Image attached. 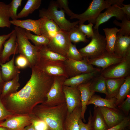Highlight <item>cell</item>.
Instances as JSON below:
<instances>
[{
    "label": "cell",
    "mask_w": 130,
    "mask_h": 130,
    "mask_svg": "<svg viewBox=\"0 0 130 130\" xmlns=\"http://www.w3.org/2000/svg\"><path fill=\"white\" fill-rule=\"evenodd\" d=\"M25 85L18 91L1 99L6 109L14 115H29L37 105L46 100L54 77L49 76L36 66Z\"/></svg>",
    "instance_id": "cell-1"
},
{
    "label": "cell",
    "mask_w": 130,
    "mask_h": 130,
    "mask_svg": "<svg viewBox=\"0 0 130 130\" xmlns=\"http://www.w3.org/2000/svg\"><path fill=\"white\" fill-rule=\"evenodd\" d=\"M67 113L65 103L52 106L39 104L30 114L44 121L50 130H65V123Z\"/></svg>",
    "instance_id": "cell-2"
},
{
    "label": "cell",
    "mask_w": 130,
    "mask_h": 130,
    "mask_svg": "<svg viewBox=\"0 0 130 130\" xmlns=\"http://www.w3.org/2000/svg\"><path fill=\"white\" fill-rule=\"evenodd\" d=\"M124 1V0H93L84 12L80 14L73 13L70 19L78 20L79 25L83 24L86 21L89 23L95 24L98 17L103 10L111 5H117L121 7Z\"/></svg>",
    "instance_id": "cell-3"
},
{
    "label": "cell",
    "mask_w": 130,
    "mask_h": 130,
    "mask_svg": "<svg viewBox=\"0 0 130 130\" xmlns=\"http://www.w3.org/2000/svg\"><path fill=\"white\" fill-rule=\"evenodd\" d=\"M14 29L17 35L18 53L27 59L29 63V67L32 68L37 66L40 59L41 47L34 46L30 43L25 34V29L15 26Z\"/></svg>",
    "instance_id": "cell-4"
},
{
    "label": "cell",
    "mask_w": 130,
    "mask_h": 130,
    "mask_svg": "<svg viewBox=\"0 0 130 130\" xmlns=\"http://www.w3.org/2000/svg\"><path fill=\"white\" fill-rule=\"evenodd\" d=\"M58 8L56 2L51 1L47 9L43 8L39 10V16L40 18L46 17L53 20L61 30L67 32L78 24L79 20L71 22L67 20L63 9L59 10Z\"/></svg>",
    "instance_id": "cell-5"
},
{
    "label": "cell",
    "mask_w": 130,
    "mask_h": 130,
    "mask_svg": "<svg viewBox=\"0 0 130 130\" xmlns=\"http://www.w3.org/2000/svg\"><path fill=\"white\" fill-rule=\"evenodd\" d=\"M93 31L90 42L78 50L83 58H86L88 59L93 58L106 51L105 36L99 33L98 29L93 30Z\"/></svg>",
    "instance_id": "cell-6"
},
{
    "label": "cell",
    "mask_w": 130,
    "mask_h": 130,
    "mask_svg": "<svg viewBox=\"0 0 130 130\" xmlns=\"http://www.w3.org/2000/svg\"><path fill=\"white\" fill-rule=\"evenodd\" d=\"M62 76L54 77L52 84L46 95L45 101L42 104L48 106H52L65 103L62 87L67 78Z\"/></svg>",
    "instance_id": "cell-7"
},
{
    "label": "cell",
    "mask_w": 130,
    "mask_h": 130,
    "mask_svg": "<svg viewBox=\"0 0 130 130\" xmlns=\"http://www.w3.org/2000/svg\"><path fill=\"white\" fill-rule=\"evenodd\" d=\"M88 60L85 58H83L81 61L67 58L64 62L68 78L83 73H90L100 69L95 68L90 64L88 62Z\"/></svg>",
    "instance_id": "cell-8"
},
{
    "label": "cell",
    "mask_w": 130,
    "mask_h": 130,
    "mask_svg": "<svg viewBox=\"0 0 130 130\" xmlns=\"http://www.w3.org/2000/svg\"><path fill=\"white\" fill-rule=\"evenodd\" d=\"M130 74V57L123 58L119 62L101 70L100 72L106 78H125Z\"/></svg>",
    "instance_id": "cell-9"
},
{
    "label": "cell",
    "mask_w": 130,
    "mask_h": 130,
    "mask_svg": "<svg viewBox=\"0 0 130 130\" xmlns=\"http://www.w3.org/2000/svg\"><path fill=\"white\" fill-rule=\"evenodd\" d=\"M71 43L69 38L68 32L61 30L50 40L46 46L52 51L66 57Z\"/></svg>",
    "instance_id": "cell-10"
},
{
    "label": "cell",
    "mask_w": 130,
    "mask_h": 130,
    "mask_svg": "<svg viewBox=\"0 0 130 130\" xmlns=\"http://www.w3.org/2000/svg\"><path fill=\"white\" fill-rule=\"evenodd\" d=\"M47 75L51 76H64L68 78L64 62L40 59L37 65Z\"/></svg>",
    "instance_id": "cell-11"
},
{
    "label": "cell",
    "mask_w": 130,
    "mask_h": 130,
    "mask_svg": "<svg viewBox=\"0 0 130 130\" xmlns=\"http://www.w3.org/2000/svg\"><path fill=\"white\" fill-rule=\"evenodd\" d=\"M31 124L29 115H13L0 122V127L8 130H22Z\"/></svg>",
    "instance_id": "cell-12"
},
{
    "label": "cell",
    "mask_w": 130,
    "mask_h": 130,
    "mask_svg": "<svg viewBox=\"0 0 130 130\" xmlns=\"http://www.w3.org/2000/svg\"><path fill=\"white\" fill-rule=\"evenodd\" d=\"M62 89L65 96L68 113H71L77 107L81 105L80 91L78 87L63 85Z\"/></svg>",
    "instance_id": "cell-13"
},
{
    "label": "cell",
    "mask_w": 130,
    "mask_h": 130,
    "mask_svg": "<svg viewBox=\"0 0 130 130\" xmlns=\"http://www.w3.org/2000/svg\"><path fill=\"white\" fill-rule=\"evenodd\" d=\"M108 128L120 123L126 117L117 108L98 107Z\"/></svg>",
    "instance_id": "cell-14"
},
{
    "label": "cell",
    "mask_w": 130,
    "mask_h": 130,
    "mask_svg": "<svg viewBox=\"0 0 130 130\" xmlns=\"http://www.w3.org/2000/svg\"><path fill=\"white\" fill-rule=\"evenodd\" d=\"M113 17L117 20L122 21L127 18L126 15L117 5L111 6L106 9L104 12L100 13L98 17L93 29V30L98 29L99 26L108 21Z\"/></svg>",
    "instance_id": "cell-15"
},
{
    "label": "cell",
    "mask_w": 130,
    "mask_h": 130,
    "mask_svg": "<svg viewBox=\"0 0 130 130\" xmlns=\"http://www.w3.org/2000/svg\"><path fill=\"white\" fill-rule=\"evenodd\" d=\"M123 58L119 57L114 53L111 54L105 51L100 55L88 60L90 64L95 65L102 68L103 70L110 66L121 61Z\"/></svg>",
    "instance_id": "cell-16"
},
{
    "label": "cell",
    "mask_w": 130,
    "mask_h": 130,
    "mask_svg": "<svg viewBox=\"0 0 130 130\" xmlns=\"http://www.w3.org/2000/svg\"><path fill=\"white\" fill-rule=\"evenodd\" d=\"M12 31V33L8 39L3 44L0 58V64L5 63L9 60L10 57L11 55L18 53L16 32L14 29Z\"/></svg>",
    "instance_id": "cell-17"
},
{
    "label": "cell",
    "mask_w": 130,
    "mask_h": 130,
    "mask_svg": "<svg viewBox=\"0 0 130 130\" xmlns=\"http://www.w3.org/2000/svg\"><path fill=\"white\" fill-rule=\"evenodd\" d=\"M114 52L115 55L123 58L130 57V36L117 35Z\"/></svg>",
    "instance_id": "cell-18"
},
{
    "label": "cell",
    "mask_w": 130,
    "mask_h": 130,
    "mask_svg": "<svg viewBox=\"0 0 130 130\" xmlns=\"http://www.w3.org/2000/svg\"><path fill=\"white\" fill-rule=\"evenodd\" d=\"M91 80L86 83L81 84L78 86L80 93V98L81 105V118L84 122H86L84 116L87 108V103L95 93V92L91 91L90 89Z\"/></svg>",
    "instance_id": "cell-19"
},
{
    "label": "cell",
    "mask_w": 130,
    "mask_h": 130,
    "mask_svg": "<svg viewBox=\"0 0 130 130\" xmlns=\"http://www.w3.org/2000/svg\"><path fill=\"white\" fill-rule=\"evenodd\" d=\"M15 54H13L10 60L4 64H0L1 77L4 82L12 79L20 73L19 69L14 65Z\"/></svg>",
    "instance_id": "cell-20"
},
{
    "label": "cell",
    "mask_w": 130,
    "mask_h": 130,
    "mask_svg": "<svg viewBox=\"0 0 130 130\" xmlns=\"http://www.w3.org/2000/svg\"><path fill=\"white\" fill-rule=\"evenodd\" d=\"M101 70L99 69L90 73H83L67 78L65 81L63 85L69 86L78 87L81 84L89 81L94 77L100 74Z\"/></svg>",
    "instance_id": "cell-21"
},
{
    "label": "cell",
    "mask_w": 130,
    "mask_h": 130,
    "mask_svg": "<svg viewBox=\"0 0 130 130\" xmlns=\"http://www.w3.org/2000/svg\"><path fill=\"white\" fill-rule=\"evenodd\" d=\"M41 18L34 20L27 19L24 20L17 19L10 20L11 24L29 31H31L38 35H41L40 28Z\"/></svg>",
    "instance_id": "cell-22"
},
{
    "label": "cell",
    "mask_w": 130,
    "mask_h": 130,
    "mask_svg": "<svg viewBox=\"0 0 130 130\" xmlns=\"http://www.w3.org/2000/svg\"><path fill=\"white\" fill-rule=\"evenodd\" d=\"M41 18L40 28L41 35L50 40L61 30L53 20L46 17Z\"/></svg>",
    "instance_id": "cell-23"
},
{
    "label": "cell",
    "mask_w": 130,
    "mask_h": 130,
    "mask_svg": "<svg viewBox=\"0 0 130 130\" xmlns=\"http://www.w3.org/2000/svg\"><path fill=\"white\" fill-rule=\"evenodd\" d=\"M81 105L76 108L71 113H68L65 123V130H79L78 124L81 118Z\"/></svg>",
    "instance_id": "cell-24"
},
{
    "label": "cell",
    "mask_w": 130,
    "mask_h": 130,
    "mask_svg": "<svg viewBox=\"0 0 130 130\" xmlns=\"http://www.w3.org/2000/svg\"><path fill=\"white\" fill-rule=\"evenodd\" d=\"M125 78H106L107 93L105 98L110 99L116 97L119 88L124 82Z\"/></svg>",
    "instance_id": "cell-25"
},
{
    "label": "cell",
    "mask_w": 130,
    "mask_h": 130,
    "mask_svg": "<svg viewBox=\"0 0 130 130\" xmlns=\"http://www.w3.org/2000/svg\"><path fill=\"white\" fill-rule=\"evenodd\" d=\"M116 97L110 99L103 98L99 95L94 94L88 102L87 106L93 104L96 107H104L115 109L117 108L116 103Z\"/></svg>",
    "instance_id": "cell-26"
},
{
    "label": "cell",
    "mask_w": 130,
    "mask_h": 130,
    "mask_svg": "<svg viewBox=\"0 0 130 130\" xmlns=\"http://www.w3.org/2000/svg\"><path fill=\"white\" fill-rule=\"evenodd\" d=\"M106 41V50L109 53H114V50L117 34L119 29L116 27L103 29Z\"/></svg>",
    "instance_id": "cell-27"
},
{
    "label": "cell",
    "mask_w": 130,
    "mask_h": 130,
    "mask_svg": "<svg viewBox=\"0 0 130 130\" xmlns=\"http://www.w3.org/2000/svg\"><path fill=\"white\" fill-rule=\"evenodd\" d=\"M19 79V76L18 74L12 79L4 82L0 94L1 99L17 91L20 86Z\"/></svg>",
    "instance_id": "cell-28"
},
{
    "label": "cell",
    "mask_w": 130,
    "mask_h": 130,
    "mask_svg": "<svg viewBox=\"0 0 130 130\" xmlns=\"http://www.w3.org/2000/svg\"><path fill=\"white\" fill-rule=\"evenodd\" d=\"M39 55L40 59L46 60L64 62L67 59L65 56L50 50L46 46L41 47Z\"/></svg>",
    "instance_id": "cell-29"
},
{
    "label": "cell",
    "mask_w": 130,
    "mask_h": 130,
    "mask_svg": "<svg viewBox=\"0 0 130 130\" xmlns=\"http://www.w3.org/2000/svg\"><path fill=\"white\" fill-rule=\"evenodd\" d=\"M106 78L100 73L94 77L91 80L90 86V90L107 94Z\"/></svg>",
    "instance_id": "cell-30"
},
{
    "label": "cell",
    "mask_w": 130,
    "mask_h": 130,
    "mask_svg": "<svg viewBox=\"0 0 130 130\" xmlns=\"http://www.w3.org/2000/svg\"><path fill=\"white\" fill-rule=\"evenodd\" d=\"M92 123L94 130H106L108 129L98 107H94Z\"/></svg>",
    "instance_id": "cell-31"
},
{
    "label": "cell",
    "mask_w": 130,
    "mask_h": 130,
    "mask_svg": "<svg viewBox=\"0 0 130 130\" xmlns=\"http://www.w3.org/2000/svg\"><path fill=\"white\" fill-rule=\"evenodd\" d=\"M130 94V75L125 78V80L120 87L116 97V106L121 104Z\"/></svg>",
    "instance_id": "cell-32"
},
{
    "label": "cell",
    "mask_w": 130,
    "mask_h": 130,
    "mask_svg": "<svg viewBox=\"0 0 130 130\" xmlns=\"http://www.w3.org/2000/svg\"><path fill=\"white\" fill-rule=\"evenodd\" d=\"M41 0H28L25 6L17 14L18 19L27 17L38 9L41 3Z\"/></svg>",
    "instance_id": "cell-33"
},
{
    "label": "cell",
    "mask_w": 130,
    "mask_h": 130,
    "mask_svg": "<svg viewBox=\"0 0 130 130\" xmlns=\"http://www.w3.org/2000/svg\"><path fill=\"white\" fill-rule=\"evenodd\" d=\"M9 7V4L0 2V27L10 28L11 26Z\"/></svg>",
    "instance_id": "cell-34"
},
{
    "label": "cell",
    "mask_w": 130,
    "mask_h": 130,
    "mask_svg": "<svg viewBox=\"0 0 130 130\" xmlns=\"http://www.w3.org/2000/svg\"><path fill=\"white\" fill-rule=\"evenodd\" d=\"M76 26L72 28L68 32L70 41L74 44L80 42H88L89 40L86 39V36L79 30L78 27Z\"/></svg>",
    "instance_id": "cell-35"
},
{
    "label": "cell",
    "mask_w": 130,
    "mask_h": 130,
    "mask_svg": "<svg viewBox=\"0 0 130 130\" xmlns=\"http://www.w3.org/2000/svg\"><path fill=\"white\" fill-rule=\"evenodd\" d=\"M25 34L27 38L31 40L35 46L39 47L47 46L48 44L50 39L42 35H38L32 34L30 31L25 30Z\"/></svg>",
    "instance_id": "cell-36"
},
{
    "label": "cell",
    "mask_w": 130,
    "mask_h": 130,
    "mask_svg": "<svg viewBox=\"0 0 130 130\" xmlns=\"http://www.w3.org/2000/svg\"><path fill=\"white\" fill-rule=\"evenodd\" d=\"M120 22L116 20H114V24L120 27L117 35L123 36H130V20L126 18Z\"/></svg>",
    "instance_id": "cell-37"
},
{
    "label": "cell",
    "mask_w": 130,
    "mask_h": 130,
    "mask_svg": "<svg viewBox=\"0 0 130 130\" xmlns=\"http://www.w3.org/2000/svg\"><path fill=\"white\" fill-rule=\"evenodd\" d=\"M29 115L31 118V124L35 130H50L44 121L31 114Z\"/></svg>",
    "instance_id": "cell-38"
},
{
    "label": "cell",
    "mask_w": 130,
    "mask_h": 130,
    "mask_svg": "<svg viewBox=\"0 0 130 130\" xmlns=\"http://www.w3.org/2000/svg\"><path fill=\"white\" fill-rule=\"evenodd\" d=\"M66 57L68 58L76 60L81 61L83 59L75 45L72 44V43L70 46Z\"/></svg>",
    "instance_id": "cell-39"
},
{
    "label": "cell",
    "mask_w": 130,
    "mask_h": 130,
    "mask_svg": "<svg viewBox=\"0 0 130 130\" xmlns=\"http://www.w3.org/2000/svg\"><path fill=\"white\" fill-rule=\"evenodd\" d=\"M22 0H12L9 3V12L12 20L17 19V12L18 7L21 6Z\"/></svg>",
    "instance_id": "cell-40"
},
{
    "label": "cell",
    "mask_w": 130,
    "mask_h": 130,
    "mask_svg": "<svg viewBox=\"0 0 130 130\" xmlns=\"http://www.w3.org/2000/svg\"><path fill=\"white\" fill-rule=\"evenodd\" d=\"M93 26L92 23H90L87 25L84 24H79L78 27L79 30L88 38H91L94 34Z\"/></svg>",
    "instance_id": "cell-41"
},
{
    "label": "cell",
    "mask_w": 130,
    "mask_h": 130,
    "mask_svg": "<svg viewBox=\"0 0 130 130\" xmlns=\"http://www.w3.org/2000/svg\"><path fill=\"white\" fill-rule=\"evenodd\" d=\"M15 62V65L19 69H23L29 66V62L24 56L20 54L16 58Z\"/></svg>",
    "instance_id": "cell-42"
},
{
    "label": "cell",
    "mask_w": 130,
    "mask_h": 130,
    "mask_svg": "<svg viewBox=\"0 0 130 130\" xmlns=\"http://www.w3.org/2000/svg\"><path fill=\"white\" fill-rule=\"evenodd\" d=\"M130 125V116H126L120 123L106 130H123L129 127Z\"/></svg>",
    "instance_id": "cell-43"
},
{
    "label": "cell",
    "mask_w": 130,
    "mask_h": 130,
    "mask_svg": "<svg viewBox=\"0 0 130 130\" xmlns=\"http://www.w3.org/2000/svg\"><path fill=\"white\" fill-rule=\"evenodd\" d=\"M92 116L91 111H90L88 122L87 124L84 123L81 118L79 119L78 121L79 130H94L92 123Z\"/></svg>",
    "instance_id": "cell-44"
},
{
    "label": "cell",
    "mask_w": 130,
    "mask_h": 130,
    "mask_svg": "<svg viewBox=\"0 0 130 130\" xmlns=\"http://www.w3.org/2000/svg\"><path fill=\"white\" fill-rule=\"evenodd\" d=\"M117 107L123 111L126 116H128L130 110V94L127 96L125 100L118 106Z\"/></svg>",
    "instance_id": "cell-45"
},
{
    "label": "cell",
    "mask_w": 130,
    "mask_h": 130,
    "mask_svg": "<svg viewBox=\"0 0 130 130\" xmlns=\"http://www.w3.org/2000/svg\"><path fill=\"white\" fill-rule=\"evenodd\" d=\"M13 115L5 107L0 96V122Z\"/></svg>",
    "instance_id": "cell-46"
},
{
    "label": "cell",
    "mask_w": 130,
    "mask_h": 130,
    "mask_svg": "<svg viewBox=\"0 0 130 130\" xmlns=\"http://www.w3.org/2000/svg\"><path fill=\"white\" fill-rule=\"evenodd\" d=\"M56 2L58 8L63 9L65 13L71 17L73 13L70 10L68 6V1L67 0H57Z\"/></svg>",
    "instance_id": "cell-47"
},
{
    "label": "cell",
    "mask_w": 130,
    "mask_h": 130,
    "mask_svg": "<svg viewBox=\"0 0 130 130\" xmlns=\"http://www.w3.org/2000/svg\"><path fill=\"white\" fill-rule=\"evenodd\" d=\"M12 32V31L8 34L0 35V58L3 49V44L6 40L9 38Z\"/></svg>",
    "instance_id": "cell-48"
},
{
    "label": "cell",
    "mask_w": 130,
    "mask_h": 130,
    "mask_svg": "<svg viewBox=\"0 0 130 130\" xmlns=\"http://www.w3.org/2000/svg\"><path fill=\"white\" fill-rule=\"evenodd\" d=\"M123 6L121 7L118 6V7L126 15L127 20H130V4H123Z\"/></svg>",
    "instance_id": "cell-49"
},
{
    "label": "cell",
    "mask_w": 130,
    "mask_h": 130,
    "mask_svg": "<svg viewBox=\"0 0 130 130\" xmlns=\"http://www.w3.org/2000/svg\"><path fill=\"white\" fill-rule=\"evenodd\" d=\"M22 130H35L31 124L25 127Z\"/></svg>",
    "instance_id": "cell-50"
},
{
    "label": "cell",
    "mask_w": 130,
    "mask_h": 130,
    "mask_svg": "<svg viewBox=\"0 0 130 130\" xmlns=\"http://www.w3.org/2000/svg\"><path fill=\"white\" fill-rule=\"evenodd\" d=\"M4 82L3 81L2 78L1 71V68L0 67V90H1L2 87L3 85V84L4 83Z\"/></svg>",
    "instance_id": "cell-51"
},
{
    "label": "cell",
    "mask_w": 130,
    "mask_h": 130,
    "mask_svg": "<svg viewBox=\"0 0 130 130\" xmlns=\"http://www.w3.org/2000/svg\"><path fill=\"white\" fill-rule=\"evenodd\" d=\"M0 130H8L7 128L4 127H0Z\"/></svg>",
    "instance_id": "cell-52"
},
{
    "label": "cell",
    "mask_w": 130,
    "mask_h": 130,
    "mask_svg": "<svg viewBox=\"0 0 130 130\" xmlns=\"http://www.w3.org/2000/svg\"><path fill=\"white\" fill-rule=\"evenodd\" d=\"M1 90H0V94L1 93Z\"/></svg>",
    "instance_id": "cell-53"
},
{
    "label": "cell",
    "mask_w": 130,
    "mask_h": 130,
    "mask_svg": "<svg viewBox=\"0 0 130 130\" xmlns=\"http://www.w3.org/2000/svg\"><path fill=\"white\" fill-rule=\"evenodd\" d=\"M125 129H124V130H125Z\"/></svg>",
    "instance_id": "cell-54"
}]
</instances>
